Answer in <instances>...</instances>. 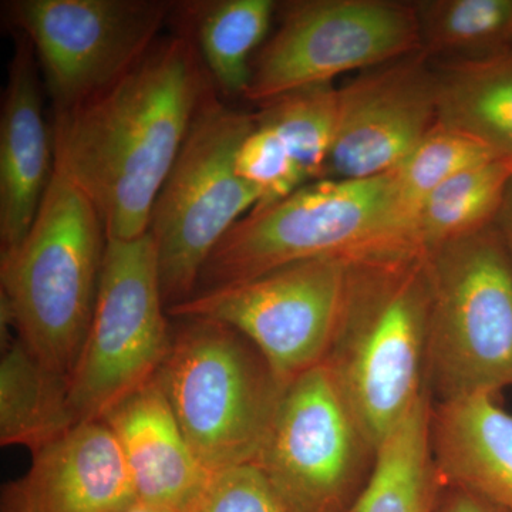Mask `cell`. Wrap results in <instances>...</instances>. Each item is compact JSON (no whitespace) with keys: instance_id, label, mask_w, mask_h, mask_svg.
<instances>
[{"instance_id":"obj_16","label":"cell","mask_w":512,"mask_h":512,"mask_svg":"<svg viewBox=\"0 0 512 512\" xmlns=\"http://www.w3.org/2000/svg\"><path fill=\"white\" fill-rule=\"evenodd\" d=\"M119 443L140 503L184 512L212 476L185 439L158 377L103 417Z\"/></svg>"},{"instance_id":"obj_12","label":"cell","mask_w":512,"mask_h":512,"mask_svg":"<svg viewBox=\"0 0 512 512\" xmlns=\"http://www.w3.org/2000/svg\"><path fill=\"white\" fill-rule=\"evenodd\" d=\"M349 259H308L241 284L197 292L168 309L173 318L220 320L251 340L291 384L322 365L335 338Z\"/></svg>"},{"instance_id":"obj_11","label":"cell","mask_w":512,"mask_h":512,"mask_svg":"<svg viewBox=\"0 0 512 512\" xmlns=\"http://www.w3.org/2000/svg\"><path fill=\"white\" fill-rule=\"evenodd\" d=\"M10 15L35 52L53 114L99 96L153 49L168 2L19 0Z\"/></svg>"},{"instance_id":"obj_9","label":"cell","mask_w":512,"mask_h":512,"mask_svg":"<svg viewBox=\"0 0 512 512\" xmlns=\"http://www.w3.org/2000/svg\"><path fill=\"white\" fill-rule=\"evenodd\" d=\"M379 448L322 363L289 384L254 464L293 512H356Z\"/></svg>"},{"instance_id":"obj_3","label":"cell","mask_w":512,"mask_h":512,"mask_svg":"<svg viewBox=\"0 0 512 512\" xmlns=\"http://www.w3.org/2000/svg\"><path fill=\"white\" fill-rule=\"evenodd\" d=\"M406 247L420 245L393 173L315 181L239 220L205 262L197 292L308 259H353Z\"/></svg>"},{"instance_id":"obj_25","label":"cell","mask_w":512,"mask_h":512,"mask_svg":"<svg viewBox=\"0 0 512 512\" xmlns=\"http://www.w3.org/2000/svg\"><path fill=\"white\" fill-rule=\"evenodd\" d=\"M498 157L476 138L441 126L436 121L406 160L393 171L404 210L414 222V214L421 202L441 184L468 168Z\"/></svg>"},{"instance_id":"obj_10","label":"cell","mask_w":512,"mask_h":512,"mask_svg":"<svg viewBox=\"0 0 512 512\" xmlns=\"http://www.w3.org/2000/svg\"><path fill=\"white\" fill-rule=\"evenodd\" d=\"M281 9V26L252 60L244 99L256 106L421 50L413 3L299 0Z\"/></svg>"},{"instance_id":"obj_29","label":"cell","mask_w":512,"mask_h":512,"mask_svg":"<svg viewBox=\"0 0 512 512\" xmlns=\"http://www.w3.org/2000/svg\"><path fill=\"white\" fill-rule=\"evenodd\" d=\"M494 227L503 239L505 248L508 249L512 258V177L505 188L503 202L500 211L494 221Z\"/></svg>"},{"instance_id":"obj_5","label":"cell","mask_w":512,"mask_h":512,"mask_svg":"<svg viewBox=\"0 0 512 512\" xmlns=\"http://www.w3.org/2000/svg\"><path fill=\"white\" fill-rule=\"evenodd\" d=\"M177 319L157 377L185 439L211 473L254 463L289 384L227 323Z\"/></svg>"},{"instance_id":"obj_22","label":"cell","mask_w":512,"mask_h":512,"mask_svg":"<svg viewBox=\"0 0 512 512\" xmlns=\"http://www.w3.org/2000/svg\"><path fill=\"white\" fill-rule=\"evenodd\" d=\"M421 52L453 60H476L512 49V0L413 2Z\"/></svg>"},{"instance_id":"obj_1","label":"cell","mask_w":512,"mask_h":512,"mask_svg":"<svg viewBox=\"0 0 512 512\" xmlns=\"http://www.w3.org/2000/svg\"><path fill=\"white\" fill-rule=\"evenodd\" d=\"M201 60L190 37H160L119 82L53 114L55 171L93 202L107 239L147 234L154 202L212 92Z\"/></svg>"},{"instance_id":"obj_20","label":"cell","mask_w":512,"mask_h":512,"mask_svg":"<svg viewBox=\"0 0 512 512\" xmlns=\"http://www.w3.org/2000/svg\"><path fill=\"white\" fill-rule=\"evenodd\" d=\"M431 409L426 392L383 440L356 512H434L443 483L431 456Z\"/></svg>"},{"instance_id":"obj_13","label":"cell","mask_w":512,"mask_h":512,"mask_svg":"<svg viewBox=\"0 0 512 512\" xmlns=\"http://www.w3.org/2000/svg\"><path fill=\"white\" fill-rule=\"evenodd\" d=\"M416 52L338 87V119L325 180L390 174L437 121L436 73Z\"/></svg>"},{"instance_id":"obj_4","label":"cell","mask_w":512,"mask_h":512,"mask_svg":"<svg viewBox=\"0 0 512 512\" xmlns=\"http://www.w3.org/2000/svg\"><path fill=\"white\" fill-rule=\"evenodd\" d=\"M106 245L93 202L55 171L29 234L0 256V301L16 336L66 379L92 323Z\"/></svg>"},{"instance_id":"obj_27","label":"cell","mask_w":512,"mask_h":512,"mask_svg":"<svg viewBox=\"0 0 512 512\" xmlns=\"http://www.w3.org/2000/svg\"><path fill=\"white\" fill-rule=\"evenodd\" d=\"M184 512H293L254 463L212 473L207 487Z\"/></svg>"},{"instance_id":"obj_26","label":"cell","mask_w":512,"mask_h":512,"mask_svg":"<svg viewBox=\"0 0 512 512\" xmlns=\"http://www.w3.org/2000/svg\"><path fill=\"white\" fill-rule=\"evenodd\" d=\"M237 173L261 195L254 210L284 200L306 185L278 134L256 120L255 127L239 148Z\"/></svg>"},{"instance_id":"obj_18","label":"cell","mask_w":512,"mask_h":512,"mask_svg":"<svg viewBox=\"0 0 512 512\" xmlns=\"http://www.w3.org/2000/svg\"><path fill=\"white\" fill-rule=\"evenodd\" d=\"M79 424L70 402L69 379L43 365L15 336L2 346L0 444L32 454Z\"/></svg>"},{"instance_id":"obj_19","label":"cell","mask_w":512,"mask_h":512,"mask_svg":"<svg viewBox=\"0 0 512 512\" xmlns=\"http://www.w3.org/2000/svg\"><path fill=\"white\" fill-rule=\"evenodd\" d=\"M437 123L512 158V49L434 64Z\"/></svg>"},{"instance_id":"obj_7","label":"cell","mask_w":512,"mask_h":512,"mask_svg":"<svg viewBox=\"0 0 512 512\" xmlns=\"http://www.w3.org/2000/svg\"><path fill=\"white\" fill-rule=\"evenodd\" d=\"M255 114L208 94L154 202L148 234L157 249L167 311L197 292L205 262L261 195L237 173L239 148Z\"/></svg>"},{"instance_id":"obj_8","label":"cell","mask_w":512,"mask_h":512,"mask_svg":"<svg viewBox=\"0 0 512 512\" xmlns=\"http://www.w3.org/2000/svg\"><path fill=\"white\" fill-rule=\"evenodd\" d=\"M167 316L151 235L107 239L92 323L69 379L79 423L103 420L156 379L171 345Z\"/></svg>"},{"instance_id":"obj_2","label":"cell","mask_w":512,"mask_h":512,"mask_svg":"<svg viewBox=\"0 0 512 512\" xmlns=\"http://www.w3.org/2000/svg\"><path fill=\"white\" fill-rule=\"evenodd\" d=\"M430 306L423 248L349 259L338 328L323 365L379 447L427 392Z\"/></svg>"},{"instance_id":"obj_17","label":"cell","mask_w":512,"mask_h":512,"mask_svg":"<svg viewBox=\"0 0 512 512\" xmlns=\"http://www.w3.org/2000/svg\"><path fill=\"white\" fill-rule=\"evenodd\" d=\"M430 446L441 483L512 512V414L497 397L433 403Z\"/></svg>"},{"instance_id":"obj_24","label":"cell","mask_w":512,"mask_h":512,"mask_svg":"<svg viewBox=\"0 0 512 512\" xmlns=\"http://www.w3.org/2000/svg\"><path fill=\"white\" fill-rule=\"evenodd\" d=\"M258 107L255 120L278 134L305 183L325 180L338 119V87L312 84Z\"/></svg>"},{"instance_id":"obj_23","label":"cell","mask_w":512,"mask_h":512,"mask_svg":"<svg viewBox=\"0 0 512 512\" xmlns=\"http://www.w3.org/2000/svg\"><path fill=\"white\" fill-rule=\"evenodd\" d=\"M276 9L272 0H222L202 8L197 49L208 74L227 96L244 97L256 47L264 42Z\"/></svg>"},{"instance_id":"obj_28","label":"cell","mask_w":512,"mask_h":512,"mask_svg":"<svg viewBox=\"0 0 512 512\" xmlns=\"http://www.w3.org/2000/svg\"><path fill=\"white\" fill-rule=\"evenodd\" d=\"M434 512H504L476 495L443 484L437 497Z\"/></svg>"},{"instance_id":"obj_21","label":"cell","mask_w":512,"mask_h":512,"mask_svg":"<svg viewBox=\"0 0 512 512\" xmlns=\"http://www.w3.org/2000/svg\"><path fill=\"white\" fill-rule=\"evenodd\" d=\"M512 177V158L468 168L424 198L414 214V234L424 251H436L494 224Z\"/></svg>"},{"instance_id":"obj_15","label":"cell","mask_w":512,"mask_h":512,"mask_svg":"<svg viewBox=\"0 0 512 512\" xmlns=\"http://www.w3.org/2000/svg\"><path fill=\"white\" fill-rule=\"evenodd\" d=\"M55 173L52 127L47 126L35 52L15 36L0 111V256L29 234Z\"/></svg>"},{"instance_id":"obj_6","label":"cell","mask_w":512,"mask_h":512,"mask_svg":"<svg viewBox=\"0 0 512 512\" xmlns=\"http://www.w3.org/2000/svg\"><path fill=\"white\" fill-rule=\"evenodd\" d=\"M426 390L433 403L512 386V258L494 224L429 252Z\"/></svg>"},{"instance_id":"obj_30","label":"cell","mask_w":512,"mask_h":512,"mask_svg":"<svg viewBox=\"0 0 512 512\" xmlns=\"http://www.w3.org/2000/svg\"><path fill=\"white\" fill-rule=\"evenodd\" d=\"M124 512H173V511L167 510V508L157 507V505L140 503V501H137V503L134 504L133 507L128 508V510L124 511Z\"/></svg>"},{"instance_id":"obj_14","label":"cell","mask_w":512,"mask_h":512,"mask_svg":"<svg viewBox=\"0 0 512 512\" xmlns=\"http://www.w3.org/2000/svg\"><path fill=\"white\" fill-rule=\"evenodd\" d=\"M119 443L104 421H83L33 454L0 490V512H124L137 503Z\"/></svg>"}]
</instances>
